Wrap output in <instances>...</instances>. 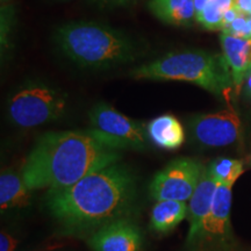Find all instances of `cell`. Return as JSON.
I'll list each match as a JSON object with an SVG mask.
<instances>
[{
  "mask_svg": "<svg viewBox=\"0 0 251 251\" xmlns=\"http://www.w3.org/2000/svg\"><path fill=\"white\" fill-rule=\"evenodd\" d=\"M120 157L119 150L99 142L87 131H52L37 140L21 177L29 191L61 190L118 163Z\"/></svg>",
  "mask_w": 251,
  "mask_h": 251,
  "instance_id": "1",
  "label": "cell"
},
{
  "mask_svg": "<svg viewBox=\"0 0 251 251\" xmlns=\"http://www.w3.org/2000/svg\"><path fill=\"white\" fill-rule=\"evenodd\" d=\"M135 197V179L125 165L114 163L71 186L47 193L50 213L63 226L89 229L125 218Z\"/></svg>",
  "mask_w": 251,
  "mask_h": 251,
  "instance_id": "2",
  "label": "cell"
},
{
  "mask_svg": "<svg viewBox=\"0 0 251 251\" xmlns=\"http://www.w3.org/2000/svg\"><path fill=\"white\" fill-rule=\"evenodd\" d=\"M54 40L69 59L84 68L107 69L134 61L136 47L121 31L90 21L57 28Z\"/></svg>",
  "mask_w": 251,
  "mask_h": 251,
  "instance_id": "3",
  "label": "cell"
},
{
  "mask_svg": "<svg viewBox=\"0 0 251 251\" xmlns=\"http://www.w3.org/2000/svg\"><path fill=\"white\" fill-rule=\"evenodd\" d=\"M130 75L136 79L187 81L225 99L235 90L225 56L203 50L171 52L133 69Z\"/></svg>",
  "mask_w": 251,
  "mask_h": 251,
  "instance_id": "4",
  "label": "cell"
},
{
  "mask_svg": "<svg viewBox=\"0 0 251 251\" xmlns=\"http://www.w3.org/2000/svg\"><path fill=\"white\" fill-rule=\"evenodd\" d=\"M68 96L41 81L24 84L8 99L9 120L20 128H33L62 118Z\"/></svg>",
  "mask_w": 251,
  "mask_h": 251,
  "instance_id": "5",
  "label": "cell"
},
{
  "mask_svg": "<svg viewBox=\"0 0 251 251\" xmlns=\"http://www.w3.org/2000/svg\"><path fill=\"white\" fill-rule=\"evenodd\" d=\"M90 124L87 133L109 148L139 151L148 149L150 139L147 126L126 117L107 103H97L91 109Z\"/></svg>",
  "mask_w": 251,
  "mask_h": 251,
  "instance_id": "6",
  "label": "cell"
},
{
  "mask_svg": "<svg viewBox=\"0 0 251 251\" xmlns=\"http://www.w3.org/2000/svg\"><path fill=\"white\" fill-rule=\"evenodd\" d=\"M203 169L205 166L196 159H176L153 177L150 194L157 201H186L192 197Z\"/></svg>",
  "mask_w": 251,
  "mask_h": 251,
  "instance_id": "7",
  "label": "cell"
},
{
  "mask_svg": "<svg viewBox=\"0 0 251 251\" xmlns=\"http://www.w3.org/2000/svg\"><path fill=\"white\" fill-rule=\"evenodd\" d=\"M192 139L207 148H220L236 142L241 134V119L233 109L211 114H197L188 120Z\"/></svg>",
  "mask_w": 251,
  "mask_h": 251,
  "instance_id": "8",
  "label": "cell"
},
{
  "mask_svg": "<svg viewBox=\"0 0 251 251\" xmlns=\"http://www.w3.org/2000/svg\"><path fill=\"white\" fill-rule=\"evenodd\" d=\"M142 243L140 228L126 218L101 226L89 240L93 251H142Z\"/></svg>",
  "mask_w": 251,
  "mask_h": 251,
  "instance_id": "9",
  "label": "cell"
},
{
  "mask_svg": "<svg viewBox=\"0 0 251 251\" xmlns=\"http://www.w3.org/2000/svg\"><path fill=\"white\" fill-rule=\"evenodd\" d=\"M218 186L219 181L211 174L208 166H205L201 178L191 197L190 205H188L190 228H188L187 243L191 246L200 242L203 226L211 212L213 199H214Z\"/></svg>",
  "mask_w": 251,
  "mask_h": 251,
  "instance_id": "10",
  "label": "cell"
},
{
  "mask_svg": "<svg viewBox=\"0 0 251 251\" xmlns=\"http://www.w3.org/2000/svg\"><path fill=\"white\" fill-rule=\"evenodd\" d=\"M234 183H219L200 242L227 237L230 231V209Z\"/></svg>",
  "mask_w": 251,
  "mask_h": 251,
  "instance_id": "11",
  "label": "cell"
},
{
  "mask_svg": "<svg viewBox=\"0 0 251 251\" xmlns=\"http://www.w3.org/2000/svg\"><path fill=\"white\" fill-rule=\"evenodd\" d=\"M220 40L224 56L233 76L235 92H238L251 72V39L222 33Z\"/></svg>",
  "mask_w": 251,
  "mask_h": 251,
  "instance_id": "12",
  "label": "cell"
},
{
  "mask_svg": "<svg viewBox=\"0 0 251 251\" xmlns=\"http://www.w3.org/2000/svg\"><path fill=\"white\" fill-rule=\"evenodd\" d=\"M149 139L159 148L176 150L183 146L185 130L183 125L171 114L155 118L147 125Z\"/></svg>",
  "mask_w": 251,
  "mask_h": 251,
  "instance_id": "13",
  "label": "cell"
},
{
  "mask_svg": "<svg viewBox=\"0 0 251 251\" xmlns=\"http://www.w3.org/2000/svg\"><path fill=\"white\" fill-rule=\"evenodd\" d=\"M150 12L162 23L174 26H191L196 20L194 0H150Z\"/></svg>",
  "mask_w": 251,
  "mask_h": 251,
  "instance_id": "14",
  "label": "cell"
},
{
  "mask_svg": "<svg viewBox=\"0 0 251 251\" xmlns=\"http://www.w3.org/2000/svg\"><path fill=\"white\" fill-rule=\"evenodd\" d=\"M188 214V207L185 201L162 200L157 201L151 209L150 227L157 233H169L174 230Z\"/></svg>",
  "mask_w": 251,
  "mask_h": 251,
  "instance_id": "15",
  "label": "cell"
},
{
  "mask_svg": "<svg viewBox=\"0 0 251 251\" xmlns=\"http://www.w3.org/2000/svg\"><path fill=\"white\" fill-rule=\"evenodd\" d=\"M29 192L23 177L14 172H2L0 177V207L2 212L27 205Z\"/></svg>",
  "mask_w": 251,
  "mask_h": 251,
  "instance_id": "16",
  "label": "cell"
},
{
  "mask_svg": "<svg viewBox=\"0 0 251 251\" xmlns=\"http://www.w3.org/2000/svg\"><path fill=\"white\" fill-rule=\"evenodd\" d=\"M234 5L235 0H211L196 20L206 29L222 30L224 15Z\"/></svg>",
  "mask_w": 251,
  "mask_h": 251,
  "instance_id": "17",
  "label": "cell"
},
{
  "mask_svg": "<svg viewBox=\"0 0 251 251\" xmlns=\"http://www.w3.org/2000/svg\"><path fill=\"white\" fill-rule=\"evenodd\" d=\"M209 171L219 183H234L243 174V163L238 159L218 158L208 165Z\"/></svg>",
  "mask_w": 251,
  "mask_h": 251,
  "instance_id": "18",
  "label": "cell"
},
{
  "mask_svg": "<svg viewBox=\"0 0 251 251\" xmlns=\"http://www.w3.org/2000/svg\"><path fill=\"white\" fill-rule=\"evenodd\" d=\"M248 19L249 17L246 14H241L240 17H237L235 20L229 25L228 27H226L224 33L231 34V35L244 37V39H251V33L249 29V24H248Z\"/></svg>",
  "mask_w": 251,
  "mask_h": 251,
  "instance_id": "19",
  "label": "cell"
},
{
  "mask_svg": "<svg viewBox=\"0 0 251 251\" xmlns=\"http://www.w3.org/2000/svg\"><path fill=\"white\" fill-rule=\"evenodd\" d=\"M136 1H139V0H90V2L100 8L124 7V6L133 5Z\"/></svg>",
  "mask_w": 251,
  "mask_h": 251,
  "instance_id": "20",
  "label": "cell"
},
{
  "mask_svg": "<svg viewBox=\"0 0 251 251\" xmlns=\"http://www.w3.org/2000/svg\"><path fill=\"white\" fill-rule=\"evenodd\" d=\"M17 243L14 237L9 234L5 231L0 234V251H14Z\"/></svg>",
  "mask_w": 251,
  "mask_h": 251,
  "instance_id": "21",
  "label": "cell"
},
{
  "mask_svg": "<svg viewBox=\"0 0 251 251\" xmlns=\"http://www.w3.org/2000/svg\"><path fill=\"white\" fill-rule=\"evenodd\" d=\"M211 0H194V7H196V18L205 9Z\"/></svg>",
  "mask_w": 251,
  "mask_h": 251,
  "instance_id": "22",
  "label": "cell"
},
{
  "mask_svg": "<svg viewBox=\"0 0 251 251\" xmlns=\"http://www.w3.org/2000/svg\"><path fill=\"white\" fill-rule=\"evenodd\" d=\"M243 92H244V94H246L247 98L251 100V72L249 75H248L246 80H244Z\"/></svg>",
  "mask_w": 251,
  "mask_h": 251,
  "instance_id": "23",
  "label": "cell"
},
{
  "mask_svg": "<svg viewBox=\"0 0 251 251\" xmlns=\"http://www.w3.org/2000/svg\"><path fill=\"white\" fill-rule=\"evenodd\" d=\"M248 24H249V29H250V33H251V17H249V19H248Z\"/></svg>",
  "mask_w": 251,
  "mask_h": 251,
  "instance_id": "24",
  "label": "cell"
},
{
  "mask_svg": "<svg viewBox=\"0 0 251 251\" xmlns=\"http://www.w3.org/2000/svg\"><path fill=\"white\" fill-rule=\"evenodd\" d=\"M250 17H251V13H250Z\"/></svg>",
  "mask_w": 251,
  "mask_h": 251,
  "instance_id": "25",
  "label": "cell"
}]
</instances>
